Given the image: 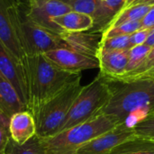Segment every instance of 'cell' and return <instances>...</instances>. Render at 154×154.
<instances>
[{"mask_svg":"<svg viewBox=\"0 0 154 154\" xmlns=\"http://www.w3.org/2000/svg\"><path fill=\"white\" fill-rule=\"evenodd\" d=\"M104 77L111 98L101 113L131 127L154 113V77L131 80Z\"/></svg>","mask_w":154,"mask_h":154,"instance_id":"6da1fadb","label":"cell"},{"mask_svg":"<svg viewBox=\"0 0 154 154\" xmlns=\"http://www.w3.org/2000/svg\"><path fill=\"white\" fill-rule=\"evenodd\" d=\"M22 63L27 88L26 110L33 116L48 100L69 84L81 79V73L59 68L44 54L25 56Z\"/></svg>","mask_w":154,"mask_h":154,"instance_id":"7a4b0ae2","label":"cell"},{"mask_svg":"<svg viewBox=\"0 0 154 154\" xmlns=\"http://www.w3.org/2000/svg\"><path fill=\"white\" fill-rule=\"evenodd\" d=\"M28 6L14 0L8 8L14 31L24 55L44 54L58 49L71 50L61 36L35 23L28 15Z\"/></svg>","mask_w":154,"mask_h":154,"instance_id":"3957f363","label":"cell"},{"mask_svg":"<svg viewBox=\"0 0 154 154\" xmlns=\"http://www.w3.org/2000/svg\"><path fill=\"white\" fill-rule=\"evenodd\" d=\"M118 125L115 117L101 113L87 122L41 140L46 154H76L82 145Z\"/></svg>","mask_w":154,"mask_h":154,"instance_id":"277c9868","label":"cell"},{"mask_svg":"<svg viewBox=\"0 0 154 154\" xmlns=\"http://www.w3.org/2000/svg\"><path fill=\"white\" fill-rule=\"evenodd\" d=\"M110 98L109 86L106 78L99 73L91 83L82 88L59 133L87 122L101 114Z\"/></svg>","mask_w":154,"mask_h":154,"instance_id":"5b68a950","label":"cell"},{"mask_svg":"<svg viewBox=\"0 0 154 154\" xmlns=\"http://www.w3.org/2000/svg\"><path fill=\"white\" fill-rule=\"evenodd\" d=\"M78 79L65 87L56 96L48 100L33 116L36 124V135L47 138L59 133L74 101L83 86Z\"/></svg>","mask_w":154,"mask_h":154,"instance_id":"8992f818","label":"cell"},{"mask_svg":"<svg viewBox=\"0 0 154 154\" xmlns=\"http://www.w3.org/2000/svg\"><path fill=\"white\" fill-rule=\"evenodd\" d=\"M70 11L71 8L60 0H35L28 6V15L35 23L60 36L66 32L53 23L52 19Z\"/></svg>","mask_w":154,"mask_h":154,"instance_id":"52a82bcc","label":"cell"},{"mask_svg":"<svg viewBox=\"0 0 154 154\" xmlns=\"http://www.w3.org/2000/svg\"><path fill=\"white\" fill-rule=\"evenodd\" d=\"M135 136L133 127L119 124L113 129L82 145L76 154H108L125 141Z\"/></svg>","mask_w":154,"mask_h":154,"instance_id":"ba28073f","label":"cell"},{"mask_svg":"<svg viewBox=\"0 0 154 154\" xmlns=\"http://www.w3.org/2000/svg\"><path fill=\"white\" fill-rule=\"evenodd\" d=\"M0 74L7 79L21 101L26 107L27 104V88L25 81V74L22 61L14 57L10 51L0 42Z\"/></svg>","mask_w":154,"mask_h":154,"instance_id":"9c48e42d","label":"cell"},{"mask_svg":"<svg viewBox=\"0 0 154 154\" xmlns=\"http://www.w3.org/2000/svg\"><path fill=\"white\" fill-rule=\"evenodd\" d=\"M44 56L59 68L67 71L81 73L86 69L99 68L97 58L69 49H58L44 53Z\"/></svg>","mask_w":154,"mask_h":154,"instance_id":"30bf717a","label":"cell"},{"mask_svg":"<svg viewBox=\"0 0 154 154\" xmlns=\"http://www.w3.org/2000/svg\"><path fill=\"white\" fill-rule=\"evenodd\" d=\"M14 1L0 0V42L14 57L22 61L25 55L16 38L8 13V8Z\"/></svg>","mask_w":154,"mask_h":154,"instance_id":"8fae6325","label":"cell"},{"mask_svg":"<svg viewBox=\"0 0 154 154\" xmlns=\"http://www.w3.org/2000/svg\"><path fill=\"white\" fill-rule=\"evenodd\" d=\"M97 58L99 61L100 73L108 78L117 79L125 74L129 50L98 51Z\"/></svg>","mask_w":154,"mask_h":154,"instance_id":"7c38bea8","label":"cell"},{"mask_svg":"<svg viewBox=\"0 0 154 154\" xmlns=\"http://www.w3.org/2000/svg\"><path fill=\"white\" fill-rule=\"evenodd\" d=\"M9 132L14 142L19 144L25 143L37 133L33 116L27 110L14 114L10 117Z\"/></svg>","mask_w":154,"mask_h":154,"instance_id":"4fadbf2b","label":"cell"},{"mask_svg":"<svg viewBox=\"0 0 154 154\" xmlns=\"http://www.w3.org/2000/svg\"><path fill=\"white\" fill-rule=\"evenodd\" d=\"M61 37L71 50L97 58L102 40V33L98 34L97 32L93 33L89 32H66Z\"/></svg>","mask_w":154,"mask_h":154,"instance_id":"5bb4252c","label":"cell"},{"mask_svg":"<svg viewBox=\"0 0 154 154\" xmlns=\"http://www.w3.org/2000/svg\"><path fill=\"white\" fill-rule=\"evenodd\" d=\"M126 1L127 0H101L98 8L93 15L94 25L88 32L102 33L116 14L125 7Z\"/></svg>","mask_w":154,"mask_h":154,"instance_id":"9a60e30c","label":"cell"},{"mask_svg":"<svg viewBox=\"0 0 154 154\" xmlns=\"http://www.w3.org/2000/svg\"><path fill=\"white\" fill-rule=\"evenodd\" d=\"M52 21L67 32H88L94 25L92 16L75 11H70L60 16L54 17Z\"/></svg>","mask_w":154,"mask_h":154,"instance_id":"2e32d148","label":"cell"},{"mask_svg":"<svg viewBox=\"0 0 154 154\" xmlns=\"http://www.w3.org/2000/svg\"><path fill=\"white\" fill-rule=\"evenodd\" d=\"M0 109L11 117L14 114L26 110L12 84L0 74Z\"/></svg>","mask_w":154,"mask_h":154,"instance_id":"e0dca14e","label":"cell"},{"mask_svg":"<svg viewBox=\"0 0 154 154\" xmlns=\"http://www.w3.org/2000/svg\"><path fill=\"white\" fill-rule=\"evenodd\" d=\"M108 154H154V141L135 135L117 145Z\"/></svg>","mask_w":154,"mask_h":154,"instance_id":"ac0fdd59","label":"cell"},{"mask_svg":"<svg viewBox=\"0 0 154 154\" xmlns=\"http://www.w3.org/2000/svg\"><path fill=\"white\" fill-rule=\"evenodd\" d=\"M151 7H152V5H144V4H140V5L125 7L116 14V16L109 23V25L106 29L116 27L117 25L130 23V22L142 21L144 18V16L148 14Z\"/></svg>","mask_w":154,"mask_h":154,"instance_id":"d6986e66","label":"cell"},{"mask_svg":"<svg viewBox=\"0 0 154 154\" xmlns=\"http://www.w3.org/2000/svg\"><path fill=\"white\" fill-rule=\"evenodd\" d=\"M5 154H46V152L41 138L35 135L23 144L16 143L10 138Z\"/></svg>","mask_w":154,"mask_h":154,"instance_id":"ffe728a7","label":"cell"},{"mask_svg":"<svg viewBox=\"0 0 154 154\" xmlns=\"http://www.w3.org/2000/svg\"><path fill=\"white\" fill-rule=\"evenodd\" d=\"M154 77V46L152 48L150 53L144 60V61L139 66L137 69L134 71L125 74L118 79L123 80H131V79H143V78H153Z\"/></svg>","mask_w":154,"mask_h":154,"instance_id":"44dd1931","label":"cell"},{"mask_svg":"<svg viewBox=\"0 0 154 154\" xmlns=\"http://www.w3.org/2000/svg\"><path fill=\"white\" fill-rule=\"evenodd\" d=\"M152 47L145 43L131 48L129 50V58H128V63H127L125 74L131 73L135 69H137L139 66L144 61V60L150 53Z\"/></svg>","mask_w":154,"mask_h":154,"instance_id":"7402d4cb","label":"cell"},{"mask_svg":"<svg viewBox=\"0 0 154 154\" xmlns=\"http://www.w3.org/2000/svg\"><path fill=\"white\" fill-rule=\"evenodd\" d=\"M131 48L130 35H123L102 39L98 51H126Z\"/></svg>","mask_w":154,"mask_h":154,"instance_id":"603a6c76","label":"cell"},{"mask_svg":"<svg viewBox=\"0 0 154 154\" xmlns=\"http://www.w3.org/2000/svg\"><path fill=\"white\" fill-rule=\"evenodd\" d=\"M142 29V21L130 22L117 25L116 27L108 28L102 32V39L123 36V35H131L134 32Z\"/></svg>","mask_w":154,"mask_h":154,"instance_id":"cb8c5ba5","label":"cell"},{"mask_svg":"<svg viewBox=\"0 0 154 154\" xmlns=\"http://www.w3.org/2000/svg\"><path fill=\"white\" fill-rule=\"evenodd\" d=\"M68 5L72 11L88 14L93 17L101 0H60Z\"/></svg>","mask_w":154,"mask_h":154,"instance_id":"d4e9b609","label":"cell"},{"mask_svg":"<svg viewBox=\"0 0 154 154\" xmlns=\"http://www.w3.org/2000/svg\"><path fill=\"white\" fill-rule=\"evenodd\" d=\"M133 129L136 136L154 141V113L138 122Z\"/></svg>","mask_w":154,"mask_h":154,"instance_id":"484cf974","label":"cell"},{"mask_svg":"<svg viewBox=\"0 0 154 154\" xmlns=\"http://www.w3.org/2000/svg\"><path fill=\"white\" fill-rule=\"evenodd\" d=\"M9 121L10 117L0 109V154H5L7 143L11 138Z\"/></svg>","mask_w":154,"mask_h":154,"instance_id":"4316f807","label":"cell"},{"mask_svg":"<svg viewBox=\"0 0 154 154\" xmlns=\"http://www.w3.org/2000/svg\"><path fill=\"white\" fill-rule=\"evenodd\" d=\"M152 29H140L130 35V43L132 48L137 45L144 44Z\"/></svg>","mask_w":154,"mask_h":154,"instance_id":"83f0119b","label":"cell"},{"mask_svg":"<svg viewBox=\"0 0 154 154\" xmlns=\"http://www.w3.org/2000/svg\"><path fill=\"white\" fill-rule=\"evenodd\" d=\"M154 28V5H152L148 14L142 20V29H153Z\"/></svg>","mask_w":154,"mask_h":154,"instance_id":"f1b7e54d","label":"cell"},{"mask_svg":"<svg viewBox=\"0 0 154 154\" xmlns=\"http://www.w3.org/2000/svg\"><path fill=\"white\" fill-rule=\"evenodd\" d=\"M140 4H144V5H153L154 0H134L130 5H140Z\"/></svg>","mask_w":154,"mask_h":154,"instance_id":"f546056e","label":"cell"},{"mask_svg":"<svg viewBox=\"0 0 154 154\" xmlns=\"http://www.w3.org/2000/svg\"><path fill=\"white\" fill-rule=\"evenodd\" d=\"M15 1L18 2V3H20V4H23V5H26L31 6L34 3L35 0H15Z\"/></svg>","mask_w":154,"mask_h":154,"instance_id":"4dcf8cb0","label":"cell"}]
</instances>
